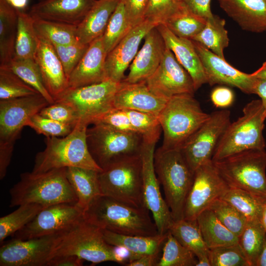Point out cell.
<instances>
[{"label":"cell","mask_w":266,"mask_h":266,"mask_svg":"<svg viewBox=\"0 0 266 266\" xmlns=\"http://www.w3.org/2000/svg\"><path fill=\"white\" fill-rule=\"evenodd\" d=\"M145 206L137 207L100 195L83 212L84 219L102 230L123 235L150 236L159 233Z\"/></svg>","instance_id":"obj_1"},{"label":"cell","mask_w":266,"mask_h":266,"mask_svg":"<svg viewBox=\"0 0 266 266\" xmlns=\"http://www.w3.org/2000/svg\"><path fill=\"white\" fill-rule=\"evenodd\" d=\"M66 168L40 173H21L19 182L9 190V206L27 203H37L45 207L62 203L76 204L77 199L67 178Z\"/></svg>","instance_id":"obj_2"},{"label":"cell","mask_w":266,"mask_h":266,"mask_svg":"<svg viewBox=\"0 0 266 266\" xmlns=\"http://www.w3.org/2000/svg\"><path fill=\"white\" fill-rule=\"evenodd\" d=\"M88 127L78 122L66 136L46 137V147L36 154L32 172L40 173L71 166L101 171L102 169L96 163L88 148Z\"/></svg>","instance_id":"obj_3"},{"label":"cell","mask_w":266,"mask_h":266,"mask_svg":"<svg viewBox=\"0 0 266 266\" xmlns=\"http://www.w3.org/2000/svg\"><path fill=\"white\" fill-rule=\"evenodd\" d=\"M154 167L173 220L183 219L184 206L194 172L179 149L158 148L154 153Z\"/></svg>","instance_id":"obj_4"},{"label":"cell","mask_w":266,"mask_h":266,"mask_svg":"<svg viewBox=\"0 0 266 266\" xmlns=\"http://www.w3.org/2000/svg\"><path fill=\"white\" fill-rule=\"evenodd\" d=\"M209 116L202 110L193 95L183 94L172 97L158 116L163 132L161 147L180 149Z\"/></svg>","instance_id":"obj_5"},{"label":"cell","mask_w":266,"mask_h":266,"mask_svg":"<svg viewBox=\"0 0 266 266\" xmlns=\"http://www.w3.org/2000/svg\"><path fill=\"white\" fill-rule=\"evenodd\" d=\"M66 255L77 256L92 264L115 262L114 246L105 240L103 230L86 221L83 216L57 234L50 260Z\"/></svg>","instance_id":"obj_6"},{"label":"cell","mask_w":266,"mask_h":266,"mask_svg":"<svg viewBox=\"0 0 266 266\" xmlns=\"http://www.w3.org/2000/svg\"><path fill=\"white\" fill-rule=\"evenodd\" d=\"M212 161L229 187L245 190L265 201V149L247 150Z\"/></svg>","instance_id":"obj_7"},{"label":"cell","mask_w":266,"mask_h":266,"mask_svg":"<svg viewBox=\"0 0 266 266\" xmlns=\"http://www.w3.org/2000/svg\"><path fill=\"white\" fill-rule=\"evenodd\" d=\"M243 114L230 123L221 138L212 161L252 149H265L263 135L266 116L261 100H253L243 109Z\"/></svg>","instance_id":"obj_8"},{"label":"cell","mask_w":266,"mask_h":266,"mask_svg":"<svg viewBox=\"0 0 266 266\" xmlns=\"http://www.w3.org/2000/svg\"><path fill=\"white\" fill-rule=\"evenodd\" d=\"M50 104L40 94L0 100V179L5 176L14 145L30 118Z\"/></svg>","instance_id":"obj_9"},{"label":"cell","mask_w":266,"mask_h":266,"mask_svg":"<svg viewBox=\"0 0 266 266\" xmlns=\"http://www.w3.org/2000/svg\"><path fill=\"white\" fill-rule=\"evenodd\" d=\"M98 177L102 195L133 206H145L140 153L109 164L99 172Z\"/></svg>","instance_id":"obj_10"},{"label":"cell","mask_w":266,"mask_h":266,"mask_svg":"<svg viewBox=\"0 0 266 266\" xmlns=\"http://www.w3.org/2000/svg\"><path fill=\"white\" fill-rule=\"evenodd\" d=\"M93 125L87 130V144L102 169L121 158L140 153L143 140L140 134L118 131L102 123Z\"/></svg>","instance_id":"obj_11"},{"label":"cell","mask_w":266,"mask_h":266,"mask_svg":"<svg viewBox=\"0 0 266 266\" xmlns=\"http://www.w3.org/2000/svg\"><path fill=\"white\" fill-rule=\"evenodd\" d=\"M120 82L110 79L92 85L68 88L55 101L70 105L76 112L79 123L89 126L114 107V99Z\"/></svg>","instance_id":"obj_12"},{"label":"cell","mask_w":266,"mask_h":266,"mask_svg":"<svg viewBox=\"0 0 266 266\" xmlns=\"http://www.w3.org/2000/svg\"><path fill=\"white\" fill-rule=\"evenodd\" d=\"M230 111L222 109L210 114L208 119L179 149L194 172L202 165L212 161L215 149L231 123Z\"/></svg>","instance_id":"obj_13"},{"label":"cell","mask_w":266,"mask_h":266,"mask_svg":"<svg viewBox=\"0 0 266 266\" xmlns=\"http://www.w3.org/2000/svg\"><path fill=\"white\" fill-rule=\"evenodd\" d=\"M157 141L143 139L140 155L144 203L152 213L159 233L165 234L173 221L170 210L162 196L160 182L154 167V153Z\"/></svg>","instance_id":"obj_14"},{"label":"cell","mask_w":266,"mask_h":266,"mask_svg":"<svg viewBox=\"0 0 266 266\" xmlns=\"http://www.w3.org/2000/svg\"><path fill=\"white\" fill-rule=\"evenodd\" d=\"M229 188L212 161L200 166L194 172L193 182L184 206L183 219L196 220L201 212L221 199Z\"/></svg>","instance_id":"obj_15"},{"label":"cell","mask_w":266,"mask_h":266,"mask_svg":"<svg viewBox=\"0 0 266 266\" xmlns=\"http://www.w3.org/2000/svg\"><path fill=\"white\" fill-rule=\"evenodd\" d=\"M83 216V212L75 204L62 203L52 205L41 210L11 236L27 239L57 234L71 227Z\"/></svg>","instance_id":"obj_16"},{"label":"cell","mask_w":266,"mask_h":266,"mask_svg":"<svg viewBox=\"0 0 266 266\" xmlns=\"http://www.w3.org/2000/svg\"><path fill=\"white\" fill-rule=\"evenodd\" d=\"M145 82L152 93L167 100L179 94L194 95L196 91L190 75L167 47L159 66Z\"/></svg>","instance_id":"obj_17"},{"label":"cell","mask_w":266,"mask_h":266,"mask_svg":"<svg viewBox=\"0 0 266 266\" xmlns=\"http://www.w3.org/2000/svg\"><path fill=\"white\" fill-rule=\"evenodd\" d=\"M57 234L2 242L0 266H47Z\"/></svg>","instance_id":"obj_18"},{"label":"cell","mask_w":266,"mask_h":266,"mask_svg":"<svg viewBox=\"0 0 266 266\" xmlns=\"http://www.w3.org/2000/svg\"><path fill=\"white\" fill-rule=\"evenodd\" d=\"M201 60L207 83L210 86L225 85L238 88L242 92L254 94L255 77L234 68L221 57L197 42L192 40Z\"/></svg>","instance_id":"obj_19"},{"label":"cell","mask_w":266,"mask_h":266,"mask_svg":"<svg viewBox=\"0 0 266 266\" xmlns=\"http://www.w3.org/2000/svg\"><path fill=\"white\" fill-rule=\"evenodd\" d=\"M158 26L145 19L133 27L120 42L107 54L105 68L107 77L120 82L125 79V72L137 53L139 45L147 33Z\"/></svg>","instance_id":"obj_20"},{"label":"cell","mask_w":266,"mask_h":266,"mask_svg":"<svg viewBox=\"0 0 266 266\" xmlns=\"http://www.w3.org/2000/svg\"><path fill=\"white\" fill-rule=\"evenodd\" d=\"M107 55L101 35L89 44L68 78V88L92 85L109 79L105 68Z\"/></svg>","instance_id":"obj_21"},{"label":"cell","mask_w":266,"mask_h":266,"mask_svg":"<svg viewBox=\"0 0 266 266\" xmlns=\"http://www.w3.org/2000/svg\"><path fill=\"white\" fill-rule=\"evenodd\" d=\"M166 48L164 40L156 27L144 37V43L130 66L128 76L123 80L133 83L145 81L160 64Z\"/></svg>","instance_id":"obj_22"},{"label":"cell","mask_w":266,"mask_h":266,"mask_svg":"<svg viewBox=\"0 0 266 266\" xmlns=\"http://www.w3.org/2000/svg\"><path fill=\"white\" fill-rule=\"evenodd\" d=\"M97 0H41L33 4L29 13L33 17L78 25Z\"/></svg>","instance_id":"obj_23"},{"label":"cell","mask_w":266,"mask_h":266,"mask_svg":"<svg viewBox=\"0 0 266 266\" xmlns=\"http://www.w3.org/2000/svg\"><path fill=\"white\" fill-rule=\"evenodd\" d=\"M167 101L152 93L145 81L133 83L122 81L114 97V107L138 111L158 117Z\"/></svg>","instance_id":"obj_24"},{"label":"cell","mask_w":266,"mask_h":266,"mask_svg":"<svg viewBox=\"0 0 266 266\" xmlns=\"http://www.w3.org/2000/svg\"><path fill=\"white\" fill-rule=\"evenodd\" d=\"M34 59L39 68L45 87L55 101L68 88V82L53 45L38 37Z\"/></svg>","instance_id":"obj_25"},{"label":"cell","mask_w":266,"mask_h":266,"mask_svg":"<svg viewBox=\"0 0 266 266\" xmlns=\"http://www.w3.org/2000/svg\"><path fill=\"white\" fill-rule=\"evenodd\" d=\"M156 27L166 47L173 52L178 62L190 75L196 91L203 84L207 83L202 63L192 40L176 36L164 24H159Z\"/></svg>","instance_id":"obj_26"},{"label":"cell","mask_w":266,"mask_h":266,"mask_svg":"<svg viewBox=\"0 0 266 266\" xmlns=\"http://www.w3.org/2000/svg\"><path fill=\"white\" fill-rule=\"evenodd\" d=\"M220 6L243 30L266 31V0H219Z\"/></svg>","instance_id":"obj_27"},{"label":"cell","mask_w":266,"mask_h":266,"mask_svg":"<svg viewBox=\"0 0 266 266\" xmlns=\"http://www.w3.org/2000/svg\"><path fill=\"white\" fill-rule=\"evenodd\" d=\"M120 0H97L82 21L77 26V40L89 45L102 35L111 16Z\"/></svg>","instance_id":"obj_28"},{"label":"cell","mask_w":266,"mask_h":266,"mask_svg":"<svg viewBox=\"0 0 266 266\" xmlns=\"http://www.w3.org/2000/svg\"><path fill=\"white\" fill-rule=\"evenodd\" d=\"M97 170L79 167L66 168L67 178L77 199L76 205L84 212L93 200L102 195Z\"/></svg>","instance_id":"obj_29"},{"label":"cell","mask_w":266,"mask_h":266,"mask_svg":"<svg viewBox=\"0 0 266 266\" xmlns=\"http://www.w3.org/2000/svg\"><path fill=\"white\" fill-rule=\"evenodd\" d=\"M103 233L104 238L108 244L124 246L139 258L144 255L160 253L168 232L150 236L123 235L106 230H103Z\"/></svg>","instance_id":"obj_30"},{"label":"cell","mask_w":266,"mask_h":266,"mask_svg":"<svg viewBox=\"0 0 266 266\" xmlns=\"http://www.w3.org/2000/svg\"><path fill=\"white\" fill-rule=\"evenodd\" d=\"M17 23V10L6 0H0V66L13 59Z\"/></svg>","instance_id":"obj_31"},{"label":"cell","mask_w":266,"mask_h":266,"mask_svg":"<svg viewBox=\"0 0 266 266\" xmlns=\"http://www.w3.org/2000/svg\"><path fill=\"white\" fill-rule=\"evenodd\" d=\"M196 220L208 249L238 243V237L223 225L210 209L201 212Z\"/></svg>","instance_id":"obj_32"},{"label":"cell","mask_w":266,"mask_h":266,"mask_svg":"<svg viewBox=\"0 0 266 266\" xmlns=\"http://www.w3.org/2000/svg\"><path fill=\"white\" fill-rule=\"evenodd\" d=\"M168 232L183 246L193 252L197 259L208 257L209 249L203 240L197 220H173Z\"/></svg>","instance_id":"obj_33"},{"label":"cell","mask_w":266,"mask_h":266,"mask_svg":"<svg viewBox=\"0 0 266 266\" xmlns=\"http://www.w3.org/2000/svg\"><path fill=\"white\" fill-rule=\"evenodd\" d=\"M225 25V19L214 15L212 18L206 20L203 29L191 40L225 59L224 50L229 44L228 33Z\"/></svg>","instance_id":"obj_34"},{"label":"cell","mask_w":266,"mask_h":266,"mask_svg":"<svg viewBox=\"0 0 266 266\" xmlns=\"http://www.w3.org/2000/svg\"><path fill=\"white\" fill-rule=\"evenodd\" d=\"M17 32L14 59H34L38 43V37L30 14L17 10Z\"/></svg>","instance_id":"obj_35"},{"label":"cell","mask_w":266,"mask_h":266,"mask_svg":"<svg viewBox=\"0 0 266 266\" xmlns=\"http://www.w3.org/2000/svg\"><path fill=\"white\" fill-rule=\"evenodd\" d=\"M0 67L7 69L20 77L41 95L49 104L54 103L44 84L41 74L34 59H14Z\"/></svg>","instance_id":"obj_36"},{"label":"cell","mask_w":266,"mask_h":266,"mask_svg":"<svg viewBox=\"0 0 266 266\" xmlns=\"http://www.w3.org/2000/svg\"><path fill=\"white\" fill-rule=\"evenodd\" d=\"M34 27L38 37L53 45H66L77 41L76 25L33 17Z\"/></svg>","instance_id":"obj_37"},{"label":"cell","mask_w":266,"mask_h":266,"mask_svg":"<svg viewBox=\"0 0 266 266\" xmlns=\"http://www.w3.org/2000/svg\"><path fill=\"white\" fill-rule=\"evenodd\" d=\"M206 20L190 11L184 4L165 25L176 36L192 39L204 27Z\"/></svg>","instance_id":"obj_38"},{"label":"cell","mask_w":266,"mask_h":266,"mask_svg":"<svg viewBox=\"0 0 266 266\" xmlns=\"http://www.w3.org/2000/svg\"><path fill=\"white\" fill-rule=\"evenodd\" d=\"M221 199L235 207L245 216L248 221H261L265 201L250 193L230 187Z\"/></svg>","instance_id":"obj_39"},{"label":"cell","mask_w":266,"mask_h":266,"mask_svg":"<svg viewBox=\"0 0 266 266\" xmlns=\"http://www.w3.org/2000/svg\"><path fill=\"white\" fill-rule=\"evenodd\" d=\"M45 207L37 203L18 206L14 211L0 218V242L22 229Z\"/></svg>","instance_id":"obj_40"},{"label":"cell","mask_w":266,"mask_h":266,"mask_svg":"<svg viewBox=\"0 0 266 266\" xmlns=\"http://www.w3.org/2000/svg\"><path fill=\"white\" fill-rule=\"evenodd\" d=\"M266 232L260 221H249L238 236V243L250 266H256L265 240Z\"/></svg>","instance_id":"obj_41"},{"label":"cell","mask_w":266,"mask_h":266,"mask_svg":"<svg viewBox=\"0 0 266 266\" xmlns=\"http://www.w3.org/2000/svg\"><path fill=\"white\" fill-rule=\"evenodd\" d=\"M133 28L126 15L123 0H120L102 35L103 44L107 54L114 49Z\"/></svg>","instance_id":"obj_42"},{"label":"cell","mask_w":266,"mask_h":266,"mask_svg":"<svg viewBox=\"0 0 266 266\" xmlns=\"http://www.w3.org/2000/svg\"><path fill=\"white\" fill-rule=\"evenodd\" d=\"M196 257L193 252L183 246L168 232L156 266H196L198 262Z\"/></svg>","instance_id":"obj_43"},{"label":"cell","mask_w":266,"mask_h":266,"mask_svg":"<svg viewBox=\"0 0 266 266\" xmlns=\"http://www.w3.org/2000/svg\"><path fill=\"white\" fill-rule=\"evenodd\" d=\"M219 220L229 231L238 237L243 231L247 223L246 218L233 205L219 199L208 208Z\"/></svg>","instance_id":"obj_44"},{"label":"cell","mask_w":266,"mask_h":266,"mask_svg":"<svg viewBox=\"0 0 266 266\" xmlns=\"http://www.w3.org/2000/svg\"><path fill=\"white\" fill-rule=\"evenodd\" d=\"M39 94L11 71L0 67V100Z\"/></svg>","instance_id":"obj_45"},{"label":"cell","mask_w":266,"mask_h":266,"mask_svg":"<svg viewBox=\"0 0 266 266\" xmlns=\"http://www.w3.org/2000/svg\"><path fill=\"white\" fill-rule=\"evenodd\" d=\"M124 110L136 132L143 139L158 141L162 130L158 116L136 110Z\"/></svg>","instance_id":"obj_46"},{"label":"cell","mask_w":266,"mask_h":266,"mask_svg":"<svg viewBox=\"0 0 266 266\" xmlns=\"http://www.w3.org/2000/svg\"><path fill=\"white\" fill-rule=\"evenodd\" d=\"M211 266H250L238 243L209 249Z\"/></svg>","instance_id":"obj_47"},{"label":"cell","mask_w":266,"mask_h":266,"mask_svg":"<svg viewBox=\"0 0 266 266\" xmlns=\"http://www.w3.org/2000/svg\"><path fill=\"white\" fill-rule=\"evenodd\" d=\"M26 126L33 129L37 133L46 137H63L70 133L74 128L43 117L38 113L30 118Z\"/></svg>","instance_id":"obj_48"},{"label":"cell","mask_w":266,"mask_h":266,"mask_svg":"<svg viewBox=\"0 0 266 266\" xmlns=\"http://www.w3.org/2000/svg\"><path fill=\"white\" fill-rule=\"evenodd\" d=\"M183 5L182 0H149L145 19L157 25L163 24Z\"/></svg>","instance_id":"obj_49"},{"label":"cell","mask_w":266,"mask_h":266,"mask_svg":"<svg viewBox=\"0 0 266 266\" xmlns=\"http://www.w3.org/2000/svg\"><path fill=\"white\" fill-rule=\"evenodd\" d=\"M89 45L83 44L77 40L64 45H53L67 78L85 53Z\"/></svg>","instance_id":"obj_50"},{"label":"cell","mask_w":266,"mask_h":266,"mask_svg":"<svg viewBox=\"0 0 266 266\" xmlns=\"http://www.w3.org/2000/svg\"><path fill=\"white\" fill-rule=\"evenodd\" d=\"M38 113L43 117L73 127L79 122L75 110L67 103L62 101H55L47 105Z\"/></svg>","instance_id":"obj_51"},{"label":"cell","mask_w":266,"mask_h":266,"mask_svg":"<svg viewBox=\"0 0 266 266\" xmlns=\"http://www.w3.org/2000/svg\"><path fill=\"white\" fill-rule=\"evenodd\" d=\"M95 123H102L120 131L136 133L122 109L112 108L95 119L92 124Z\"/></svg>","instance_id":"obj_52"},{"label":"cell","mask_w":266,"mask_h":266,"mask_svg":"<svg viewBox=\"0 0 266 266\" xmlns=\"http://www.w3.org/2000/svg\"><path fill=\"white\" fill-rule=\"evenodd\" d=\"M126 15L133 27L137 25L145 19L149 0H122Z\"/></svg>","instance_id":"obj_53"},{"label":"cell","mask_w":266,"mask_h":266,"mask_svg":"<svg viewBox=\"0 0 266 266\" xmlns=\"http://www.w3.org/2000/svg\"><path fill=\"white\" fill-rule=\"evenodd\" d=\"M210 99L215 107L225 108L233 103L234 95L230 88L226 86H218L212 91Z\"/></svg>","instance_id":"obj_54"},{"label":"cell","mask_w":266,"mask_h":266,"mask_svg":"<svg viewBox=\"0 0 266 266\" xmlns=\"http://www.w3.org/2000/svg\"><path fill=\"white\" fill-rule=\"evenodd\" d=\"M185 6L195 14L206 20L213 16L211 8V0H182Z\"/></svg>","instance_id":"obj_55"},{"label":"cell","mask_w":266,"mask_h":266,"mask_svg":"<svg viewBox=\"0 0 266 266\" xmlns=\"http://www.w3.org/2000/svg\"><path fill=\"white\" fill-rule=\"evenodd\" d=\"M84 260L73 255L56 257L51 259L47 266H81Z\"/></svg>","instance_id":"obj_56"},{"label":"cell","mask_w":266,"mask_h":266,"mask_svg":"<svg viewBox=\"0 0 266 266\" xmlns=\"http://www.w3.org/2000/svg\"><path fill=\"white\" fill-rule=\"evenodd\" d=\"M160 253L148 254L141 256L139 258L134 260L127 266H156L160 259Z\"/></svg>","instance_id":"obj_57"},{"label":"cell","mask_w":266,"mask_h":266,"mask_svg":"<svg viewBox=\"0 0 266 266\" xmlns=\"http://www.w3.org/2000/svg\"><path fill=\"white\" fill-rule=\"evenodd\" d=\"M254 94L258 95L261 98L266 116V80L255 77Z\"/></svg>","instance_id":"obj_58"},{"label":"cell","mask_w":266,"mask_h":266,"mask_svg":"<svg viewBox=\"0 0 266 266\" xmlns=\"http://www.w3.org/2000/svg\"><path fill=\"white\" fill-rule=\"evenodd\" d=\"M7 2L16 10L23 11L28 5L29 0H6Z\"/></svg>","instance_id":"obj_59"},{"label":"cell","mask_w":266,"mask_h":266,"mask_svg":"<svg viewBox=\"0 0 266 266\" xmlns=\"http://www.w3.org/2000/svg\"><path fill=\"white\" fill-rule=\"evenodd\" d=\"M256 266H266V233L263 246Z\"/></svg>","instance_id":"obj_60"},{"label":"cell","mask_w":266,"mask_h":266,"mask_svg":"<svg viewBox=\"0 0 266 266\" xmlns=\"http://www.w3.org/2000/svg\"><path fill=\"white\" fill-rule=\"evenodd\" d=\"M251 74L255 77L266 80V61L261 67Z\"/></svg>","instance_id":"obj_61"},{"label":"cell","mask_w":266,"mask_h":266,"mask_svg":"<svg viewBox=\"0 0 266 266\" xmlns=\"http://www.w3.org/2000/svg\"><path fill=\"white\" fill-rule=\"evenodd\" d=\"M261 222L266 232V200L263 204Z\"/></svg>","instance_id":"obj_62"},{"label":"cell","mask_w":266,"mask_h":266,"mask_svg":"<svg viewBox=\"0 0 266 266\" xmlns=\"http://www.w3.org/2000/svg\"><path fill=\"white\" fill-rule=\"evenodd\" d=\"M196 266H211L209 257H204L198 259V262Z\"/></svg>","instance_id":"obj_63"},{"label":"cell","mask_w":266,"mask_h":266,"mask_svg":"<svg viewBox=\"0 0 266 266\" xmlns=\"http://www.w3.org/2000/svg\"></svg>","instance_id":"obj_64"}]
</instances>
